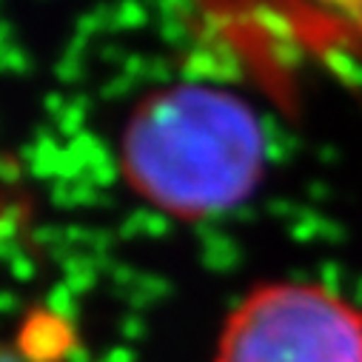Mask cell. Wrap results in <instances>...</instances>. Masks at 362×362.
<instances>
[{
	"mask_svg": "<svg viewBox=\"0 0 362 362\" xmlns=\"http://www.w3.org/2000/svg\"><path fill=\"white\" fill-rule=\"evenodd\" d=\"M265 165L257 117L234 98L180 88L146 103L126 132L134 186L177 214H214L245 200Z\"/></svg>",
	"mask_w": 362,
	"mask_h": 362,
	"instance_id": "cell-1",
	"label": "cell"
},
{
	"mask_svg": "<svg viewBox=\"0 0 362 362\" xmlns=\"http://www.w3.org/2000/svg\"><path fill=\"white\" fill-rule=\"evenodd\" d=\"M214 362H362V305L320 280H271L226 317Z\"/></svg>",
	"mask_w": 362,
	"mask_h": 362,
	"instance_id": "cell-2",
	"label": "cell"
},
{
	"mask_svg": "<svg viewBox=\"0 0 362 362\" xmlns=\"http://www.w3.org/2000/svg\"><path fill=\"white\" fill-rule=\"evenodd\" d=\"M0 362H40V359L23 348H15L12 342H0Z\"/></svg>",
	"mask_w": 362,
	"mask_h": 362,
	"instance_id": "cell-3",
	"label": "cell"
}]
</instances>
